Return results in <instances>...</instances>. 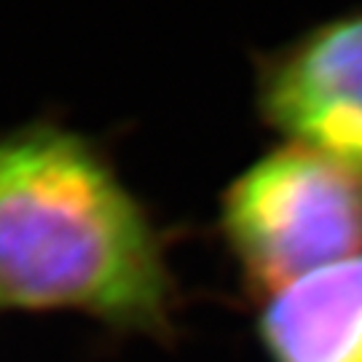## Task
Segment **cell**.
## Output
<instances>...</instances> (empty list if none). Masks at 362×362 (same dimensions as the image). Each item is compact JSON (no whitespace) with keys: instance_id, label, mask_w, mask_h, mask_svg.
Here are the masks:
<instances>
[{"instance_id":"cell-1","label":"cell","mask_w":362,"mask_h":362,"mask_svg":"<svg viewBox=\"0 0 362 362\" xmlns=\"http://www.w3.org/2000/svg\"><path fill=\"white\" fill-rule=\"evenodd\" d=\"M167 306L158 236L103 156L54 127L0 134V309L158 327Z\"/></svg>"},{"instance_id":"cell-2","label":"cell","mask_w":362,"mask_h":362,"mask_svg":"<svg viewBox=\"0 0 362 362\" xmlns=\"http://www.w3.org/2000/svg\"><path fill=\"white\" fill-rule=\"evenodd\" d=\"M223 226L250 282L276 296L362 250V169L287 145L233 182Z\"/></svg>"},{"instance_id":"cell-3","label":"cell","mask_w":362,"mask_h":362,"mask_svg":"<svg viewBox=\"0 0 362 362\" xmlns=\"http://www.w3.org/2000/svg\"><path fill=\"white\" fill-rule=\"evenodd\" d=\"M258 105L290 145L362 169V13L325 22L274 54Z\"/></svg>"},{"instance_id":"cell-4","label":"cell","mask_w":362,"mask_h":362,"mask_svg":"<svg viewBox=\"0 0 362 362\" xmlns=\"http://www.w3.org/2000/svg\"><path fill=\"white\" fill-rule=\"evenodd\" d=\"M263 338L274 362H362V258L276 293Z\"/></svg>"}]
</instances>
